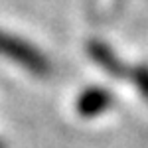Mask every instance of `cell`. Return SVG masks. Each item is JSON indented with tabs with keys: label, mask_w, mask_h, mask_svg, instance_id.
<instances>
[{
	"label": "cell",
	"mask_w": 148,
	"mask_h": 148,
	"mask_svg": "<svg viewBox=\"0 0 148 148\" xmlns=\"http://www.w3.org/2000/svg\"><path fill=\"white\" fill-rule=\"evenodd\" d=\"M0 56L8 57L20 67L28 69L36 77H47L51 73V63L46 53L22 38L0 30Z\"/></svg>",
	"instance_id": "obj_1"
},
{
	"label": "cell",
	"mask_w": 148,
	"mask_h": 148,
	"mask_svg": "<svg viewBox=\"0 0 148 148\" xmlns=\"http://www.w3.org/2000/svg\"><path fill=\"white\" fill-rule=\"evenodd\" d=\"M87 53L111 77H114V79L128 77V71L130 69L123 63V59L116 56V51H114L113 47L109 46V44H105L103 40H97V38L95 40H89L87 42Z\"/></svg>",
	"instance_id": "obj_2"
},
{
	"label": "cell",
	"mask_w": 148,
	"mask_h": 148,
	"mask_svg": "<svg viewBox=\"0 0 148 148\" xmlns=\"http://www.w3.org/2000/svg\"><path fill=\"white\" fill-rule=\"evenodd\" d=\"M111 105H113V95L107 91L105 87L93 85V87H87L77 97L75 109H77L79 116L91 119V116H97V114L105 113L107 109H111Z\"/></svg>",
	"instance_id": "obj_3"
},
{
	"label": "cell",
	"mask_w": 148,
	"mask_h": 148,
	"mask_svg": "<svg viewBox=\"0 0 148 148\" xmlns=\"http://www.w3.org/2000/svg\"><path fill=\"white\" fill-rule=\"evenodd\" d=\"M128 77L134 83V87L138 89V93L148 101V65H136L128 71Z\"/></svg>",
	"instance_id": "obj_4"
},
{
	"label": "cell",
	"mask_w": 148,
	"mask_h": 148,
	"mask_svg": "<svg viewBox=\"0 0 148 148\" xmlns=\"http://www.w3.org/2000/svg\"><path fill=\"white\" fill-rule=\"evenodd\" d=\"M0 148H6V146H4V142H2V140H0Z\"/></svg>",
	"instance_id": "obj_5"
}]
</instances>
